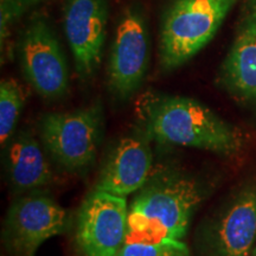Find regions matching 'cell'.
<instances>
[{"instance_id": "7a4b0ae2", "label": "cell", "mask_w": 256, "mask_h": 256, "mask_svg": "<svg viewBox=\"0 0 256 256\" xmlns=\"http://www.w3.org/2000/svg\"><path fill=\"white\" fill-rule=\"evenodd\" d=\"M206 196L198 179L176 171L148 178L128 206L127 241L182 240Z\"/></svg>"}, {"instance_id": "3957f363", "label": "cell", "mask_w": 256, "mask_h": 256, "mask_svg": "<svg viewBox=\"0 0 256 256\" xmlns=\"http://www.w3.org/2000/svg\"><path fill=\"white\" fill-rule=\"evenodd\" d=\"M235 0H174L160 31L159 60L171 72L190 60L212 40Z\"/></svg>"}, {"instance_id": "8fae6325", "label": "cell", "mask_w": 256, "mask_h": 256, "mask_svg": "<svg viewBox=\"0 0 256 256\" xmlns=\"http://www.w3.org/2000/svg\"><path fill=\"white\" fill-rule=\"evenodd\" d=\"M218 81L234 100L256 107V0H248L243 8Z\"/></svg>"}, {"instance_id": "4fadbf2b", "label": "cell", "mask_w": 256, "mask_h": 256, "mask_svg": "<svg viewBox=\"0 0 256 256\" xmlns=\"http://www.w3.org/2000/svg\"><path fill=\"white\" fill-rule=\"evenodd\" d=\"M8 174L17 191H34L52 179L49 162L40 144L30 133L20 132L8 151Z\"/></svg>"}, {"instance_id": "2e32d148", "label": "cell", "mask_w": 256, "mask_h": 256, "mask_svg": "<svg viewBox=\"0 0 256 256\" xmlns=\"http://www.w3.org/2000/svg\"><path fill=\"white\" fill-rule=\"evenodd\" d=\"M43 0H2L0 2V28H2V44L8 36V28L22 14Z\"/></svg>"}, {"instance_id": "6da1fadb", "label": "cell", "mask_w": 256, "mask_h": 256, "mask_svg": "<svg viewBox=\"0 0 256 256\" xmlns=\"http://www.w3.org/2000/svg\"><path fill=\"white\" fill-rule=\"evenodd\" d=\"M144 132L162 144L191 147L230 156L244 145L238 128L200 102L183 96L153 95L139 108Z\"/></svg>"}, {"instance_id": "7c38bea8", "label": "cell", "mask_w": 256, "mask_h": 256, "mask_svg": "<svg viewBox=\"0 0 256 256\" xmlns=\"http://www.w3.org/2000/svg\"><path fill=\"white\" fill-rule=\"evenodd\" d=\"M148 140L142 128L121 139L102 166L94 190L124 198L139 191L148 180L153 165Z\"/></svg>"}, {"instance_id": "5b68a950", "label": "cell", "mask_w": 256, "mask_h": 256, "mask_svg": "<svg viewBox=\"0 0 256 256\" xmlns=\"http://www.w3.org/2000/svg\"><path fill=\"white\" fill-rule=\"evenodd\" d=\"M22 72L42 98L55 100L68 92L69 72L57 36L42 16H36L19 42Z\"/></svg>"}, {"instance_id": "ba28073f", "label": "cell", "mask_w": 256, "mask_h": 256, "mask_svg": "<svg viewBox=\"0 0 256 256\" xmlns=\"http://www.w3.org/2000/svg\"><path fill=\"white\" fill-rule=\"evenodd\" d=\"M150 40L142 6L124 8L116 25L108 63V87L114 96L124 100L140 88L148 66Z\"/></svg>"}, {"instance_id": "277c9868", "label": "cell", "mask_w": 256, "mask_h": 256, "mask_svg": "<svg viewBox=\"0 0 256 256\" xmlns=\"http://www.w3.org/2000/svg\"><path fill=\"white\" fill-rule=\"evenodd\" d=\"M102 127L101 104L66 113L46 114L40 121L43 145L68 171H82L94 162Z\"/></svg>"}, {"instance_id": "30bf717a", "label": "cell", "mask_w": 256, "mask_h": 256, "mask_svg": "<svg viewBox=\"0 0 256 256\" xmlns=\"http://www.w3.org/2000/svg\"><path fill=\"white\" fill-rule=\"evenodd\" d=\"M108 8L106 0H66L64 31L80 78L88 80L101 63Z\"/></svg>"}, {"instance_id": "52a82bcc", "label": "cell", "mask_w": 256, "mask_h": 256, "mask_svg": "<svg viewBox=\"0 0 256 256\" xmlns=\"http://www.w3.org/2000/svg\"><path fill=\"white\" fill-rule=\"evenodd\" d=\"M68 216L49 194L40 190L18 198L8 211L4 242L14 256H34L42 243L66 232Z\"/></svg>"}, {"instance_id": "9c48e42d", "label": "cell", "mask_w": 256, "mask_h": 256, "mask_svg": "<svg viewBox=\"0 0 256 256\" xmlns=\"http://www.w3.org/2000/svg\"><path fill=\"white\" fill-rule=\"evenodd\" d=\"M208 256H250L256 241V182L240 186L203 232Z\"/></svg>"}, {"instance_id": "8992f818", "label": "cell", "mask_w": 256, "mask_h": 256, "mask_svg": "<svg viewBox=\"0 0 256 256\" xmlns=\"http://www.w3.org/2000/svg\"><path fill=\"white\" fill-rule=\"evenodd\" d=\"M128 206L124 197L92 190L76 220L75 243L81 256H118L127 241Z\"/></svg>"}, {"instance_id": "5bb4252c", "label": "cell", "mask_w": 256, "mask_h": 256, "mask_svg": "<svg viewBox=\"0 0 256 256\" xmlns=\"http://www.w3.org/2000/svg\"><path fill=\"white\" fill-rule=\"evenodd\" d=\"M25 102V94L14 80H2L0 83V142L5 146L17 124Z\"/></svg>"}, {"instance_id": "9a60e30c", "label": "cell", "mask_w": 256, "mask_h": 256, "mask_svg": "<svg viewBox=\"0 0 256 256\" xmlns=\"http://www.w3.org/2000/svg\"><path fill=\"white\" fill-rule=\"evenodd\" d=\"M118 256H190L188 246L180 240L126 241Z\"/></svg>"}, {"instance_id": "e0dca14e", "label": "cell", "mask_w": 256, "mask_h": 256, "mask_svg": "<svg viewBox=\"0 0 256 256\" xmlns=\"http://www.w3.org/2000/svg\"><path fill=\"white\" fill-rule=\"evenodd\" d=\"M250 256H256V247H254V249H252Z\"/></svg>"}]
</instances>
